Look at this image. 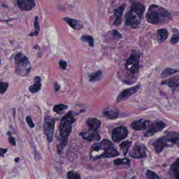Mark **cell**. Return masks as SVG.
Returning <instances> with one entry per match:
<instances>
[{"label":"cell","instance_id":"obj_10","mask_svg":"<svg viewBox=\"0 0 179 179\" xmlns=\"http://www.w3.org/2000/svg\"><path fill=\"white\" fill-rule=\"evenodd\" d=\"M165 127L166 125L165 123L162 121H158L155 123H152L148 128V130L145 133V137L152 136L155 133L162 131Z\"/></svg>","mask_w":179,"mask_h":179},{"label":"cell","instance_id":"obj_17","mask_svg":"<svg viewBox=\"0 0 179 179\" xmlns=\"http://www.w3.org/2000/svg\"><path fill=\"white\" fill-rule=\"evenodd\" d=\"M64 20L67 23L69 24L72 28L75 30H81L84 27L83 23L81 21L67 17L64 18Z\"/></svg>","mask_w":179,"mask_h":179},{"label":"cell","instance_id":"obj_44","mask_svg":"<svg viewBox=\"0 0 179 179\" xmlns=\"http://www.w3.org/2000/svg\"><path fill=\"white\" fill-rule=\"evenodd\" d=\"M178 147H179V145H178Z\"/></svg>","mask_w":179,"mask_h":179},{"label":"cell","instance_id":"obj_42","mask_svg":"<svg viewBox=\"0 0 179 179\" xmlns=\"http://www.w3.org/2000/svg\"><path fill=\"white\" fill-rule=\"evenodd\" d=\"M54 88L55 91H59V84H57V83H55Z\"/></svg>","mask_w":179,"mask_h":179},{"label":"cell","instance_id":"obj_13","mask_svg":"<svg viewBox=\"0 0 179 179\" xmlns=\"http://www.w3.org/2000/svg\"><path fill=\"white\" fill-rule=\"evenodd\" d=\"M17 4L20 10L25 11L32 10L36 5L34 0H17Z\"/></svg>","mask_w":179,"mask_h":179},{"label":"cell","instance_id":"obj_3","mask_svg":"<svg viewBox=\"0 0 179 179\" xmlns=\"http://www.w3.org/2000/svg\"><path fill=\"white\" fill-rule=\"evenodd\" d=\"M75 121V119L72 111H69L65 115L60 121V125L59 126V131L60 137L62 139V142L59 145V148H58L59 152H60L64 147L66 145L68 137L72 131V123H74Z\"/></svg>","mask_w":179,"mask_h":179},{"label":"cell","instance_id":"obj_37","mask_svg":"<svg viewBox=\"0 0 179 179\" xmlns=\"http://www.w3.org/2000/svg\"><path fill=\"white\" fill-rule=\"evenodd\" d=\"M8 142H10L11 145H14V146L16 145V143L15 140V139L11 136V134L10 131H8Z\"/></svg>","mask_w":179,"mask_h":179},{"label":"cell","instance_id":"obj_38","mask_svg":"<svg viewBox=\"0 0 179 179\" xmlns=\"http://www.w3.org/2000/svg\"><path fill=\"white\" fill-rule=\"evenodd\" d=\"M26 121L28 126L30 127V128H34L35 126L34 123L33 122L32 119L31 118L30 116H27L26 117Z\"/></svg>","mask_w":179,"mask_h":179},{"label":"cell","instance_id":"obj_39","mask_svg":"<svg viewBox=\"0 0 179 179\" xmlns=\"http://www.w3.org/2000/svg\"><path fill=\"white\" fill-rule=\"evenodd\" d=\"M59 67H60V69H66L67 63L66 61L61 59L59 62Z\"/></svg>","mask_w":179,"mask_h":179},{"label":"cell","instance_id":"obj_11","mask_svg":"<svg viewBox=\"0 0 179 179\" xmlns=\"http://www.w3.org/2000/svg\"><path fill=\"white\" fill-rule=\"evenodd\" d=\"M152 123L150 121L140 119L132 123L131 127L135 130L141 131L144 130L145 129H148Z\"/></svg>","mask_w":179,"mask_h":179},{"label":"cell","instance_id":"obj_24","mask_svg":"<svg viewBox=\"0 0 179 179\" xmlns=\"http://www.w3.org/2000/svg\"><path fill=\"white\" fill-rule=\"evenodd\" d=\"M157 33L158 40L160 43L165 41L168 37V32L165 28H161L158 30Z\"/></svg>","mask_w":179,"mask_h":179},{"label":"cell","instance_id":"obj_32","mask_svg":"<svg viewBox=\"0 0 179 179\" xmlns=\"http://www.w3.org/2000/svg\"><path fill=\"white\" fill-rule=\"evenodd\" d=\"M34 27L35 30L33 32L30 33L28 35L29 36H37L38 34V33L40 31V24H39V21H38V18L37 16H36L35 18V20L34 22Z\"/></svg>","mask_w":179,"mask_h":179},{"label":"cell","instance_id":"obj_6","mask_svg":"<svg viewBox=\"0 0 179 179\" xmlns=\"http://www.w3.org/2000/svg\"><path fill=\"white\" fill-rule=\"evenodd\" d=\"M55 123L54 119L50 116L45 117L44 123L43 125V131L44 135L47 137L48 142H52L53 137V134L54 132Z\"/></svg>","mask_w":179,"mask_h":179},{"label":"cell","instance_id":"obj_31","mask_svg":"<svg viewBox=\"0 0 179 179\" xmlns=\"http://www.w3.org/2000/svg\"><path fill=\"white\" fill-rule=\"evenodd\" d=\"M68 108V106L67 105L64 104H59V105L55 106L53 108V110L54 111L55 113L60 114L62 113L63 111L65 110Z\"/></svg>","mask_w":179,"mask_h":179},{"label":"cell","instance_id":"obj_14","mask_svg":"<svg viewBox=\"0 0 179 179\" xmlns=\"http://www.w3.org/2000/svg\"><path fill=\"white\" fill-rule=\"evenodd\" d=\"M161 85H166L170 87L173 91H175L179 86V75L172 77L170 78L163 81L161 82Z\"/></svg>","mask_w":179,"mask_h":179},{"label":"cell","instance_id":"obj_5","mask_svg":"<svg viewBox=\"0 0 179 179\" xmlns=\"http://www.w3.org/2000/svg\"><path fill=\"white\" fill-rule=\"evenodd\" d=\"M140 53L138 50H133L131 52V54L125 63V67L127 71L133 74L138 72L140 66Z\"/></svg>","mask_w":179,"mask_h":179},{"label":"cell","instance_id":"obj_4","mask_svg":"<svg viewBox=\"0 0 179 179\" xmlns=\"http://www.w3.org/2000/svg\"><path fill=\"white\" fill-rule=\"evenodd\" d=\"M15 72L21 77L28 76L31 70V64L27 57L21 53H18L14 58Z\"/></svg>","mask_w":179,"mask_h":179},{"label":"cell","instance_id":"obj_22","mask_svg":"<svg viewBox=\"0 0 179 179\" xmlns=\"http://www.w3.org/2000/svg\"><path fill=\"white\" fill-rule=\"evenodd\" d=\"M165 139L168 142L174 144H179V133L174 131H169L165 133Z\"/></svg>","mask_w":179,"mask_h":179},{"label":"cell","instance_id":"obj_41","mask_svg":"<svg viewBox=\"0 0 179 179\" xmlns=\"http://www.w3.org/2000/svg\"><path fill=\"white\" fill-rule=\"evenodd\" d=\"M7 151H8V149H7L1 148V149H0V155H1V157H3L4 155H5V153H6Z\"/></svg>","mask_w":179,"mask_h":179},{"label":"cell","instance_id":"obj_2","mask_svg":"<svg viewBox=\"0 0 179 179\" xmlns=\"http://www.w3.org/2000/svg\"><path fill=\"white\" fill-rule=\"evenodd\" d=\"M145 5L139 2H133L130 10L125 16V24L132 28L139 27L145 11Z\"/></svg>","mask_w":179,"mask_h":179},{"label":"cell","instance_id":"obj_34","mask_svg":"<svg viewBox=\"0 0 179 179\" xmlns=\"http://www.w3.org/2000/svg\"><path fill=\"white\" fill-rule=\"evenodd\" d=\"M67 177L69 179H79L81 178L79 174L73 171L69 172L67 174Z\"/></svg>","mask_w":179,"mask_h":179},{"label":"cell","instance_id":"obj_25","mask_svg":"<svg viewBox=\"0 0 179 179\" xmlns=\"http://www.w3.org/2000/svg\"><path fill=\"white\" fill-rule=\"evenodd\" d=\"M170 171L174 177L179 179V158L171 165Z\"/></svg>","mask_w":179,"mask_h":179},{"label":"cell","instance_id":"obj_33","mask_svg":"<svg viewBox=\"0 0 179 179\" xmlns=\"http://www.w3.org/2000/svg\"><path fill=\"white\" fill-rule=\"evenodd\" d=\"M114 164L116 165H128L130 163V160L128 158H123V159H116L113 161Z\"/></svg>","mask_w":179,"mask_h":179},{"label":"cell","instance_id":"obj_30","mask_svg":"<svg viewBox=\"0 0 179 179\" xmlns=\"http://www.w3.org/2000/svg\"><path fill=\"white\" fill-rule=\"evenodd\" d=\"M81 40L84 42L88 43L89 45L92 47L94 46V40L93 37L91 35H83L81 37Z\"/></svg>","mask_w":179,"mask_h":179},{"label":"cell","instance_id":"obj_16","mask_svg":"<svg viewBox=\"0 0 179 179\" xmlns=\"http://www.w3.org/2000/svg\"><path fill=\"white\" fill-rule=\"evenodd\" d=\"M83 139H85L89 141H92L94 140L98 141L101 139L100 136L98 134L97 131L89 130L88 132L81 133L80 134Z\"/></svg>","mask_w":179,"mask_h":179},{"label":"cell","instance_id":"obj_19","mask_svg":"<svg viewBox=\"0 0 179 179\" xmlns=\"http://www.w3.org/2000/svg\"><path fill=\"white\" fill-rule=\"evenodd\" d=\"M167 142V140L164 137H161L157 139L155 142V143H153L154 148L157 153H161V152L163 151V149L168 145Z\"/></svg>","mask_w":179,"mask_h":179},{"label":"cell","instance_id":"obj_20","mask_svg":"<svg viewBox=\"0 0 179 179\" xmlns=\"http://www.w3.org/2000/svg\"><path fill=\"white\" fill-rule=\"evenodd\" d=\"M103 113L105 117L111 120H114L117 118L119 114V112L117 109L111 107L105 108Z\"/></svg>","mask_w":179,"mask_h":179},{"label":"cell","instance_id":"obj_29","mask_svg":"<svg viewBox=\"0 0 179 179\" xmlns=\"http://www.w3.org/2000/svg\"><path fill=\"white\" fill-rule=\"evenodd\" d=\"M103 75V72L101 71H98L91 74L90 76V81L93 82H97L101 80Z\"/></svg>","mask_w":179,"mask_h":179},{"label":"cell","instance_id":"obj_27","mask_svg":"<svg viewBox=\"0 0 179 179\" xmlns=\"http://www.w3.org/2000/svg\"><path fill=\"white\" fill-rule=\"evenodd\" d=\"M179 40V31L177 29H172V35L171 36L170 42L172 44H177Z\"/></svg>","mask_w":179,"mask_h":179},{"label":"cell","instance_id":"obj_40","mask_svg":"<svg viewBox=\"0 0 179 179\" xmlns=\"http://www.w3.org/2000/svg\"><path fill=\"white\" fill-rule=\"evenodd\" d=\"M112 34H113V36L115 37V38H118V39H120V38L122 37V36H121L120 33L118 31L116 30H114L112 31Z\"/></svg>","mask_w":179,"mask_h":179},{"label":"cell","instance_id":"obj_18","mask_svg":"<svg viewBox=\"0 0 179 179\" xmlns=\"http://www.w3.org/2000/svg\"><path fill=\"white\" fill-rule=\"evenodd\" d=\"M125 9V4H123L122 5L119 6L118 8H116L115 10V20L113 23V25L119 26L121 24L122 21V16L123 13Z\"/></svg>","mask_w":179,"mask_h":179},{"label":"cell","instance_id":"obj_36","mask_svg":"<svg viewBox=\"0 0 179 179\" xmlns=\"http://www.w3.org/2000/svg\"><path fill=\"white\" fill-rule=\"evenodd\" d=\"M0 86H1V94L2 95L4 93H5L7 89L8 88V84L7 83H4L3 82H1L0 83Z\"/></svg>","mask_w":179,"mask_h":179},{"label":"cell","instance_id":"obj_12","mask_svg":"<svg viewBox=\"0 0 179 179\" xmlns=\"http://www.w3.org/2000/svg\"><path fill=\"white\" fill-rule=\"evenodd\" d=\"M113 147L112 142L107 139H104L100 143H95L92 147V151H97L100 150L105 151L106 149H109Z\"/></svg>","mask_w":179,"mask_h":179},{"label":"cell","instance_id":"obj_21","mask_svg":"<svg viewBox=\"0 0 179 179\" xmlns=\"http://www.w3.org/2000/svg\"><path fill=\"white\" fill-rule=\"evenodd\" d=\"M87 125H88L91 130L97 131L101 126V122L99 120L94 118H91L87 120Z\"/></svg>","mask_w":179,"mask_h":179},{"label":"cell","instance_id":"obj_35","mask_svg":"<svg viewBox=\"0 0 179 179\" xmlns=\"http://www.w3.org/2000/svg\"><path fill=\"white\" fill-rule=\"evenodd\" d=\"M146 175H147V177L148 179H160V177H159L158 175H157V174L154 172L153 171H151L150 170H148L147 171V173H146Z\"/></svg>","mask_w":179,"mask_h":179},{"label":"cell","instance_id":"obj_43","mask_svg":"<svg viewBox=\"0 0 179 179\" xmlns=\"http://www.w3.org/2000/svg\"><path fill=\"white\" fill-rule=\"evenodd\" d=\"M18 160H19V158H16L15 159V161L16 162H18Z\"/></svg>","mask_w":179,"mask_h":179},{"label":"cell","instance_id":"obj_26","mask_svg":"<svg viewBox=\"0 0 179 179\" xmlns=\"http://www.w3.org/2000/svg\"><path fill=\"white\" fill-rule=\"evenodd\" d=\"M131 141H126L123 142L120 145V148L124 155H127L129 148L131 147Z\"/></svg>","mask_w":179,"mask_h":179},{"label":"cell","instance_id":"obj_28","mask_svg":"<svg viewBox=\"0 0 179 179\" xmlns=\"http://www.w3.org/2000/svg\"><path fill=\"white\" fill-rule=\"evenodd\" d=\"M179 70L176 69H171V68H167L165 69L163 72L162 73V77L163 78H165L167 77L170 76L174 74L177 72H179Z\"/></svg>","mask_w":179,"mask_h":179},{"label":"cell","instance_id":"obj_8","mask_svg":"<svg viewBox=\"0 0 179 179\" xmlns=\"http://www.w3.org/2000/svg\"><path fill=\"white\" fill-rule=\"evenodd\" d=\"M128 134V130L124 126L116 128L112 133V139L113 141L118 142L125 139Z\"/></svg>","mask_w":179,"mask_h":179},{"label":"cell","instance_id":"obj_7","mask_svg":"<svg viewBox=\"0 0 179 179\" xmlns=\"http://www.w3.org/2000/svg\"><path fill=\"white\" fill-rule=\"evenodd\" d=\"M146 151L147 148L143 144H136L131 149L129 155L135 159L144 158L147 157Z\"/></svg>","mask_w":179,"mask_h":179},{"label":"cell","instance_id":"obj_23","mask_svg":"<svg viewBox=\"0 0 179 179\" xmlns=\"http://www.w3.org/2000/svg\"><path fill=\"white\" fill-rule=\"evenodd\" d=\"M34 84L31 85L29 87V91L32 93H36L40 90L42 84L40 77L37 76L34 79Z\"/></svg>","mask_w":179,"mask_h":179},{"label":"cell","instance_id":"obj_9","mask_svg":"<svg viewBox=\"0 0 179 179\" xmlns=\"http://www.w3.org/2000/svg\"><path fill=\"white\" fill-rule=\"evenodd\" d=\"M140 87H141L140 85H138L131 88L123 90L119 94V95L117 97V101L120 102L129 98L132 95H133L134 94L139 91Z\"/></svg>","mask_w":179,"mask_h":179},{"label":"cell","instance_id":"obj_15","mask_svg":"<svg viewBox=\"0 0 179 179\" xmlns=\"http://www.w3.org/2000/svg\"><path fill=\"white\" fill-rule=\"evenodd\" d=\"M119 152L114 147L111 148L109 149H106L101 155L95 157V159H100V158H111L113 157H117L119 155Z\"/></svg>","mask_w":179,"mask_h":179},{"label":"cell","instance_id":"obj_1","mask_svg":"<svg viewBox=\"0 0 179 179\" xmlns=\"http://www.w3.org/2000/svg\"><path fill=\"white\" fill-rule=\"evenodd\" d=\"M147 22L153 25H163L172 20L170 12L161 6L152 4L149 6L145 14Z\"/></svg>","mask_w":179,"mask_h":179}]
</instances>
